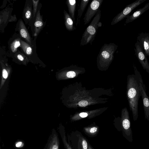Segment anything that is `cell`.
<instances>
[{
	"instance_id": "3",
	"label": "cell",
	"mask_w": 149,
	"mask_h": 149,
	"mask_svg": "<svg viewBox=\"0 0 149 149\" xmlns=\"http://www.w3.org/2000/svg\"><path fill=\"white\" fill-rule=\"evenodd\" d=\"M133 67L137 83L139 88L141 95L142 98L145 118L149 122V98L146 91L145 85L144 84L140 72L138 71L135 64Z\"/></svg>"
},
{
	"instance_id": "11",
	"label": "cell",
	"mask_w": 149,
	"mask_h": 149,
	"mask_svg": "<svg viewBox=\"0 0 149 149\" xmlns=\"http://www.w3.org/2000/svg\"><path fill=\"white\" fill-rule=\"evenodd\" d=\"M149 9V2H148L146 3L143 7L138 9L132 14L130 15L127 17L125 25L136 19Z\"/></svg>"
},
{
	"instance_id": "10",
	"label": "cell",
	"mask_w": 149,
	"mask_h": 149,
	"mask_svg": "<svg viewBox=\"0 0 149 149\" xmlns=\"http://www.w3.org/2000/svg\"><path fill=\"white\" fill-rule=\"evenodd\" d=\"M137 40L141 44L147 56H149V33L141 32L137 38Z\"/></svg>"
},
{
	"instance_id": "14",
	"label": "cell",
	"mask_w": 149,
	"mask_h": 149,
	"mask_svg": "<svg viewBox=\"0 0 149 149\" xmlns=\"http://www.w3.org/2000/svg\"><path fill=\"white\" fill-rule=\"evenodd\" d=\"M19 30L21 36L25 39L29 44H31V37L22 20H20L19 22Z\"/></svg>"
},
{
	"instance_id": "16",
	"label": "cell",
	"mask_w": 149,
	"mask_h": 149,
	"mask_svg": "<svg viewBox=\"0 0 149 149\" xmlns=\"http://www.w3.org/2000/svg\"><path fill=\"white\" fill-rule=\"evenodd\" d=\"M76 1L75 0H68L66 3L69 14L72 19L74 23L75 21V12L76 10Z\"/></svg>"
},
{
	"instance_id": "2",
	"label": "cell",
	"mask_w": 149,
	"mask_h": 149,
	"mask_svg": "<svg viewBox=\"0 0 149 149\" xmlns=\"http://www.w3.org/2000/svg\"><path fill=\"white\" fill-rule=\"evenodd\" d=\"M101 17V10L100 8L83 34L80 41L81 46H84L89 43L92 44L95 39L98 29L102 26V24L100 22Z\"/></svg>"
},
{
	"instance_id": "19",
	"label": "cell",
	"mask_w": 149,
	"mask_h": 149,
	"mask_svg": "<svg viewBox=\"0 0 149 149\" xmlns=\"http://www.w3.org/2000/svg\"><path fill=\"white\" fill-rule=\"evenodd\" d=\"M59 132L63 144L66 149H72L70 146L67 142L64 132L62 129H59Z\"/></svg>"
},
{
	"instance_id": "1",
	"label": "cell",
	"mask_w": 149,
	"mask_h": 149,
	"mask_svg": "<svg viewBox=\"0 0 149 149\" xmlns=\"http://www.w3.org/2000/svg\"><path fill=\"white\" fill-rule=\"evenodd\" d=\"M127 96L133 120H137L138 116V102L141 96L139 88L135 74L127 76Z\"/></svg>"
},
{
	"instance_id": "12",
	"label": "cell",
	"mask_w": 149,
	"mask_h": 149,
	"mask_svg": "<svg viewBox=\"0 0 149 149\" xmlns=\"http://www.w3.org/2000/svg\"><path fill=\"white\" fill-rule=\"evenodd\" d=\"M43 24L42 16L40 15V11L38 10L36 15L34 23V36H36L38 35L43 26Z\"/></svg>"
},
{
	"instance_id": "22",
	"label": "cell",
	"mask_w": 149,
	"mask_h": 149,
	"mask_svg": "<svg viewBox=\"0 0 149 149\" xmlns=\"http://www.w3.org/2000/svg\"><path fill=\"white\" fill-rule=\"evenodd\" d=\"M76 76V73L73 71H70L68 72L67 74V77L69 78L74 77Z\"/></svg>"
},
{
	"instance_id": "27",
	"label": "cell",
	"mask_w": 149,
	"mask_h": 149,
	"mask_svg": "<svg viewBox=\"0 0 149 149\" xmlns=\"http://www.w3.org/2000/svg\"><path fill=\"white\" fill-rule=\"evenodd\" d=\"M79 116L82 118H85L88 116V114L86 113L82 112L80 113Z\"/></svg>"
},
{
	"instance_id": "29",
	"label": "cell",
	"mask_w": 149,
	"mask_h": 149,
	"mask_svg": "<svg viewBox=\"0 0 149 149\" xmlns=\"http://www.w3.org/2000/svg\"><path fill=\"white\" fill-rule=\"evenodd\" d=\"M22 144V142L21 141H19L15 145V146L17 147H20Z\"/></svg>"
},
{
	"instance_id": "23",
	"label": "cell",
	"mask_w": 149,
	"mask_h": 149,
	"mask_svg": "<svg viewBox=\"0 0 149 149\" xmlns=\"http://www.w3.org/2000/svg\"><path fill=\"white\" fill-rule=\"evenodd\" d=\"M79 105L81 107H85L87 106L88 104V101L86 100H81L79 102Z\"/></svg>"
},
{
	"instance_id": "4",
	"label": "cell",
	"mask_w": 149,
	"mask_h": 149,
	"mask_svg": "<svg viewBox=\"0 0 149 149\" xmlns=\"http://www.w3.org/2000/svg\"><path fill=\"white\" fill-rule=\"evenodd\" d=\"M118 45L113 43L104 44L101 47L98 54L97 59L100 61H111L114 57Z\"/></svg>"
},
{
	"instance_id": "8",
	"label": "cell",
	"mask_w": 149,
	"mask_h": 149,
	"mask_svg": "<svg viewBox=\"0 0 149 149\" xmlns=\"http://www.w3.org/2000/svg\"><path fill=\"white\" fill-rule=\"evenodd\" d=\"M135 54L143 69L149 74V63L147 55L144 52L142 46L138 41L135 44Z\"/></svg>"
},
{
	"instance_id": "13",
	"label": "cell",
	"mask_w": 149,
	"mask_h": 149,
	"mask_svg": "<svg viewBox=\"0 0 149 149\" xmlns=\"http://www.w3.org/2000/svg\"><path fill=\"white\" fill-rule=\"evenodd\" d=\"M65 24L66 29L68 31H72L75 29L74 22L69 14L65 10L64 11Z\"/></svg>"
},
{
	"instance_id": "25",
	"label": "cell",
	"mask_w": 149,
	"mask_h": 149,
	"mask_svg": "<svg viewBox=\"0 0 149 149\" xmlns=\"http://www.w3.org/2000/svg\"><path fill=\"white\" fill-rule=\"evenodd\" d=\"M97 128L96 127H93L91 128L89 130V132L91 134H94L97 131Z\"/></svg>"
},
{
	"instance_id": "15",
	"label": "cell",
	"mask_w": 149,
	"mask_h": 149,
	"mask_svg": "<svg viewBox=\"0 0 149 149\" xmlns=\"http://www.w3.org/2000/svg\"><path fill=\"white\" fill-rule=\"evenodd\" d=\"M90 1L89 0H81V1L78 10V14L77 20L76 22V26L79 24L80 20L88 3Z\"/></svg>"
},
{
	"instance_id": "20",
	"label": "cell",
	"mask_w": 149,
	"mask_h": 149,
	"mask_svg": "<svg viewBox=\"0 0 149 149\" xmlns=\"http://www.w3.org/2000/svg\"><path fill=\"white\" fill-rule=\"evenodd\" d=\"M33 17H35V15L36 14V10L37 8V6L38 5V0L37 1H34L33 0Z\"/></svg>"
},
{
	"instance_id": "6",
	"label": "cell",
	"mask_w": 149,
	"mask_h": 149,
	"mask_svg": "<svg viewBox=\"0 0 149 149\" xmlns=\"http://www.w3.org/2000/svg\"><path fill=\"white\" fill-rule=\"evenodd\" d=\"M121 126L123 135L129 142L133 141L132 132L128 111L126 108L123 110L122 115Z\"/></svg>"
},
{
	"instance_id": "24",
	"label": "cell",
	"mask_w": 149,
	"mask_h": 149,
	"mask_svg": "<svg viewBox=\"0 0 149 149\" xmlns=\"http://www.w3.org/2000/svg\"><path fill=\"white\" fill-rule=\"evenodd\" d=\"M82 143L83 149H87L88 145L86 140L84 139L82 140Z\"/></svg>"
},
{
	"instance_id": "28",
	"label": "cell",
	"mask_w": 149,
	"mask_h": 149,
	"mask_svg": "<svg viewBox=\"0 0 149 149\" xmlns=\"http://www.w3.org/2000/svg\"><path fill=\"white\" fill-rule=\"evenodd\" d=\"M17 58L20 61H22L24 60V58L23 56L20 54H18L17 55Z\"/></svg>"
},
{
	"instance_id": "17",
	"label": "cell",
	"mask_w": 149,
	"mask_h": 149,
	"mask_svg": "<svg viewBox=\"0 0 149 149\" xmlns=\"http://www.w3.org/2000/svg\"><path fill=\"white\" fill-rule=\"evenodd\" d=\"M20 42V46L25 53L27 55H31L32 50L30 45L22 40H21Z\"/></svg>"
},
{
	"instance_id": "5",
	"label": "cell",
	"mask_w": 149,
	"mask_h": 149,
	"mask_svg": "<svg viewBox=\"0 0 149 149\" xmlns=\"http://www.w3.org/2000/svg\"><path fill=\"white\" fill-rule=\"evenodd\" d=\"M146 1V0H136L127 5L122 11L113 18L111 23V25H115L125 18H126L135 8Z\"/></svg>"
},
{
	"instance_id": "9",
	"label": "cell",
	"mask_w": 149,
	"mask_h": 149,
	"mask_svg": "<svg viewBox=\"0 0 149 149\" xmlns=\"http://www.w3.org/2000/svg\"><path fill=\"white\" fill-rule=\"evenodd\" d=\"M59 142L57 132L53 129L44 149H59Z\"/></svg>"
},
{
	"instance_id": "21",
	"label": "cell",
	"mask_w": 149,
	"mask_h": 149,
	"mask_svg": "<svg viewBox=\"0 0 149 149\" xmlns=\"http://www.w3.org/2000/svg\"><path fill=\"white\" fill-rule=\"evenodd\" d=\"M25 17L27 19H29L31 15V9L29 8H27L25 12Z\"/></svg>"
},
{
	"instance_id": "7",
	"label": "cell",
	"mask_w": 149,
	"mask_h": 149,
	"mask_svg": "<svg viewBox=\"0 0 149 149\" xmlns=\"http://www.w3.org/2000/svg\"><path fill=\"white\" fill-rule=\"evenodd\" d=\"M103 0L93 1L89 5L83 19L84 25L88 24L95 16L101 5Z\"/></svg>"
},
{
	"instance_id": "26",
	"label": "cell",
	"mask_w": 149,
	"mask_h": 149,
	"mask_svg": "<svg viewBox=\"0 0 149 149\" xmlns=\"http://www.w3.org/2000/svg\"><path fill=\"white\" fill-rule=\"evenodd\" d=\"M3 76L4 78H6L8 77V73L7 71L5 69L3 70Z\"/></svg>"
},
{
	"instance_id": "18",
	"label": "cell",
	"mask_w": 149,
	"mask_h": 149,
	"mask_svg": "<svg viewBox=\"0 0 149 149\" xmlns=\"http://www.w3.org/2000/svg\"><path fill=\"white\" fill-rule=\"evenodd\" d=\"M21 46V42L19 39L15 40L10 45V49L13 52H15L18 47Z\"/></svg>"
}]
</instances>
